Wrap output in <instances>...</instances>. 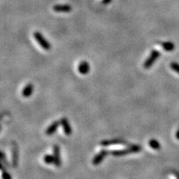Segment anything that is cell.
Masks as SVG:
<instances>
[{"label":"cell","mask_w":179,"mask_h":179,"mask_svg":"<svg viewBox=\"0 0 179 179\" xmlns=\"http://www.w3.org/2000/svg\"><path fill=\"white\" fill-rule=\"evenodd\" d=\"M73 10L72 7L68 4H58L53 6V10L57 13H69Z\"/></svg>","instance_id":"obj_7"},{"label":"cell","mask_w":179,"mask_h":179,"mask_svg":"<svg viewBox=\"0 0 179 179\" xmlns=\"http://www.w3.org/2000/svg\"><path fill=\"white\" fill-rule=\"evenodd\" d=\"M60 122H61V126H62L64 134L67 136L71 135L72 133H73V129H72L71 126H70V122L68 121L67 118L63 117V118H61V120H60Z\"/></svg>","instance_id":"obj_6"},{"label":"cell","mask_w":179,"mask_h":179,"mask_svg":"<svg viewBox=\"0 0 179 179\" xmlns=\"http://www.w3.org/2000/svg\"><path fill=\"white\" fill-rule=\"evenodd\" d=\"M111 2V0H102V3L104 4V5H108V4H109Z\"/></svg>","instance_id":"obj_18"},{"label":"cell","mask_w":179,"mask_h":179,"mask_svg":"<svg viewBox=\"0 0 179 179\" xmlns=\"http://www.w3.org/2000/svg\"><path fill=\"white\" fill-rule=\"evenodd\" d=\"M160 53L158 50H156V49H154V50L151 51V54L149 56L148 58L146 60V61L144 62V64H143V67L145 69H149L152 66V65L154 64V63L157 61V59L160 57Z\"/></svg>","instance_id":"obj_3"},{"label":"cell","mask_w":179,"mask_h":179,"mask_svg":"<svg viewBox=\"0 0 179 179\" xmlns=\"http://www.w3.org/2000/svg\"><path fill=\"white\" fill-rule=\"evenodd\" d=\"M78 70L82 75H87L91 70V66L88 62L86 61H82L79 63L78 66Z\"/></svg>","instance_id":"obj_9"},{"label":"cell","mask_w":179,"mask_h":179,"mask_svg":"<svg viewBox=\"0 0 179 179\" xmlns=\"http://www.w3.org/2000/svg\"><path fill=\"white\" fill-rule=\"evenodd\" d=\"M170 67L172 70H174L179 74V64L176 62H172L170 64Z\"/></svg>","instance_id":"obj_17"},{"label":"cell","mask_w":179,"mask_h":179,"mask_svg":"<svg viewBox=\"0 0 179 179\" xmlns=\"http://www.w3.org/2000/svg\"><path fill=\"white\" fill-rule=\"evenodd\" d=\"M160 45L162 46L163 49L167 52H172L175 49V44L172 42H163L160 44Z\"/></svg>","instance_id":"obj_12"},{"label":"cell","mask_w":179,"mask_h":179,"mask_svg":"<svg viewBox=\"0 0 179 179\" xmlns=\"http://www.w3.org/2000/svg\"><path fill=\"white\" fill-rule=\"evenodd\" d=\"M34 37L36 40V41L38 43L39 45L42 47V49H44L46 51H49L51 49V44H49V42L46 40L44 37V35H42L39 31H35L34 33Z\"/></svg>","instance_id":"obj_2"},{"label":"cell","mask_w":179,"mask_h":179,"mask_svg":"<svg viewBox=\"0 0 179 179\" xmlns=\"http://www.w3.org/2000/svg\"><path fill=\"white\" fill-rule=\"evenodd\" d=\"M12 151V155H13V166L14 167H16L17 166L18 164V159H19V156H18V149L17 148V146H14V148H13Z\"/></svg>","instance_id":"obj_13"},{"label":"cell","mask_w":179,"mask_h":179,"mask_svg":"<svg viewBox=\"0 0 179 179\" xmlns=\"http://www.w3.org/2000/svg\"><path fill=\"white\" fill-rule=\"evenodd\" d=\"M127 142L122 139H111V140H104L101 141L99 144L102 146H116V145H125Z\"/></svg>","instance_id":"obj_5"},{"label":"cell","mask_w":179,"mask_h":179,"mask_svg":"<svg viewBox=\"0 0 179 179\" xmlns=\"http://www.w3.org/2000/svg\"><path fill=\"white\" fill-rule=\"evenodd\" d=\"M176 139L179 140V130L177 131V132H176Z\"/></svg>","instance_id":"obj_19"},{"label":"cell","mask_w":179,"mask_h":179,"mask_svg":"<svg viewBox=\"0 0 179 179\" xmlns=\"http://www.w3.org/2000/svg\"><path fill=\"white\" fill-rule=\"evenodd\" d=\"M44 163L46 164H52L55 163L54 155H46L44 158Z\"/></svg>","instance_id":"obj_15"},{"label":"cell","mask_w":179,"mask_h":179,"mask_svg":"<svg viewBox=\"0 0 179 179\" xmlns=\"http://www.w3.org/2000/svg\"><path fill=\"white\" fill-rule=\"evenodd\" d=\"M149 146L154 150H159L161 147L160 143L155 139H151L149 141Z\"/></svg>","instance_id":"obj_14"},{"label":"cell","mask_w":179,"mask_h":179,"mask_svg":"<svg viewBox=\"0 0 179 179\" xmlns=\"http://www.w3.org/2000/svg\"><path fill=\"white\" fill-rule=\"evenodd\" d=\"M53 155L55 158L54 164L57 167H60L61 166V150H60V147L57 145H55L53 146Z\"/></svg>","instance_id":"obj_8"},{"label":"cell","mask_w":179,"mask_h":179,"mask_svg":"<svg viewBox=\"0 0 179 179\" xmlns=\"http://www.w3.org/2000/svg\"><path fill=\"white\" fill-rule=\"evenodd\" d=\"M1 170H2V179H11V176L6 170H5L3 168V165L1 166Z\"/></svg>","instance_id":"obj_16"},{"label":"cell","mask_w":179,"mask_h":179,"mask_svg":"<svg viewBox=\"0 0 179 179\" xmlns=\"http://www.w3.org/2000/svg\"><path fill=\"white\" fill-rule=\"evenodd\" d=\"M60 124H61L60 121H55V122H52L49 127L46 129V134L48 136H51L52 134H54L56 132V131H57Z\"/></svg>","instance_id":"obj_10"},{"label":"cell","mask_w":179,"mask_h":179,"mask_svg":"<svg viewBox=\"0 0 179 179\" xmlns=\"http://www.w3.org/2000/svg\"><path fill=\"white\" fill-rule=\"evenodd\" d=\"M110 152L108 151V150L103 149L102 151H100L99 153L97 154L96 155L94 156V158H93L92 160V164L93 166H98L99 164H101L102 162L104 160V159L106 158L107 155L109 154Z\"/></svg>","instance_id":"obj_4"},{"label":"cell","mask_w":179,"mask_h":179,"mask_svg":"<svg viewBox=\"0 0 179 179\" xmlns=\"http://www.w3.org/2000/svg\"><path fill=\"white\" fill-rule=\"evenodd\" d=\"M33 91H34V85L32 84L29 83L23 88V91H22V95H23V97L28 98L32 95Z\"/></svg>","instance_id":"obj_11"},{"label":"cell","mask_w":179,"mask_h":179,"mask_svg":"<svg viewBox=\"0 0 179 179\" xmlns=\"http://www.w3.org/2000/svg\"><path fill=\"white\" fill-rule=\"evenodd\" d=\"M141 151H142V148L139 145H131L124 149L113 150V151H110V154L114 157H123L129 154L139 153Z\"/></svg>","instance_id":"obj_1"}]
</instances>
